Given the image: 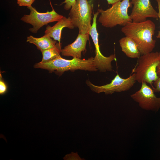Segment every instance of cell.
Instances as JSON below:
<instances>
[{
  "label": "cell",
  "mask_w": 160,
  "mask_h": 160,
  "mask_svg": "<svg viewBox=\"0 0 160 160\" xmlns=\"http://www.w3.org/2000/svg\"><path fill=\"white\" fill-rule=\"evenodd\" d=\"M61 44L58 43L54 47L41 51L42 55V59L41 63H44L52 61L60 57L61 52Z\"/></svg>",
  "instance_id": "9a60e30c"
},
{
  "label": "cell",
  "mask_w": 160,
  "mask_h": 160,
  "mask_svg": "<svg viewBox=\"0 0 160 160\" xmlns=\"http://www.w3.org/2000/svg\"><path fill=\"white\" fill-rule=\"evenodd\" d=\"M159 61L157 68L156 72L158 75L160 76V52H159Z\"/></svg>",
  "instance_id": "7402d4cb"
},
{
  "label": "cell",
  "mask_w": 160,
  "mask_h": 160,
  "mask_svg": "<svg viewBox=\"0 0 160 160\" xmlns=\"http://www.w3.org/2000/svg\"><path fill=\"white\" fill-rule=\"evenodd\" d=\"M159 61L158 52L141 55L138 58L134 70L136 81L139 83L144 82L152 85L159 77L156 72Z\"/></svg>",
  "instance_id": "277c9868"
},
{
  "label": "cell",
  "mask_w": 160,
  "mask_h": 160,
  "mask_svg": "<svg viewBox=\"0 0 160 160\" xmlns=\"http://www.w3.org/2000/svg\"><path fill=\"white\" fill-rule=\"evenodd\" d=\"M76 0H65L62 4H65L64 8L66 10L71 9L75 4Z\"/></svg>",
  "instance_id": "ac0fdd59"
},
{
  "label": "cell",
  "mask_w": 160,
  "mask_h": 160,
  "mask_svg": "<svg viewBox=\"0 0 160 160\" xmlns=\"http://www.w3.org/2000/svg\"><path fill=\"white\" fill-rule=\"evenodd\" d=\"M26 41L35 45L41 51L54 47L58 44L49 36L46 35L40 38L30 36L27 37Z\"/></svg>",
  "instance_id": "5bb4252c"
},
{
  "label": "cell",
  "mask_w": 160,
  "mask_h": 160,
  "mask_svg": "<svg viewBox=\"0 0 160 160\" xmlns=\"http://www.w3.org/2000/svg\"><path fill=\"white\" fill-rule=\"evenodd\" d=\"M121 0H106L108 4L111 5Z\"/></svg>",
  "instance_id": "603a6c76"
},
{
  "label": "cell",
  "mask_w": 160,
  "mask_h": 160,
  "mask_svg": "<svg viewBox=\"0 0 160 160\" xmlns=\"http://www.w3.org/2000/svg\"><path fill=\"white\" fill-rule=\"evenodd\" d=\"M71 18L63 17V18L53 26L48 25L45 31L44 35H47L54 40L57 41L59 44L60 43L62 31L64 28L72 29L74 28Z\"/></svg>",
  "instance_id": "7c38bea8"
},
{
  "label": "cell",
  "mask_w": 160,
  "mask_h": 160,
  "mask_svg": "<svg viewBox=\"0 0 160 160\" xmlns=\"http://www.w3.org/2000/svg\"><path fill=\"white\" fill-rule=\"evenodd\" d=\"M89 34L79 33L73 43L65 46L61 49L62 55L81 59V52L86 49V44L89 39Z\"/></svg>",
  "instance_id": "8fae6325"
},
{
  "label": "cell",
  "mask_w": 160,
  "mask_h": 160,
  "mask_svg": "<svg viewBox=\"0 0 160 160\" xmlns=\"http://www.w3.org/2000/svg\"><path fill=\"white\" fill-rule=\"evenodd\" d=\"M132 6L130 0H122L112 5L105 10L98 9L100 13L98 21L103 26L112 28L117 25L124 26L132 22L128 9Z\"/></svg>",
  "instance_id": "3957f363"
},
{
  "label": "cell",
  "mask_w": 160,
  "mask_h": 160,
  "mask_svg": "<svg viewBox=\"0 0 160 160\" xmlns=\"http://www.w3.org/2000/svg\"></svg>",
  "instance_id": "cb8c5ba5"
},
{
  "label": "cell",
  "mask_w": 160,
  "mask_h": 160,
  "mask_svg": "<svg viewBox=\"0 0 160 160\" xmlns=\"http://www.w3.org/2000/svg\"><path fill=\"white\" fill-rule=\"evenodd\" d=\"M155 0L156 1L158 4L159 18V19L160 22V29L159 31H158V34L156 36V37L157 38L160 39V0Z\"/></svg>",
  "instance_id": "44dd1931"
},
{
  "label": "cell",
  "mask_w": 160,
  "mask_h": 160,
  "mask_svg": "<svg viewBox=\"0 0 160 160\" xmlns=\"http://www.w3.org/2000/svg\"><path fill=\"white\" fill-rule=\"evenodd\" d=\"M99 13L93 14V23L89 34L91 36L95 48V57L93 63L96 68L100 71L105 72L112 71V62L116 60V56L112 54L108 57L104 56L101 53L98 42V35L97 28V18Z\"/></svg>",
  "instance_id": "8992f818"
},
{
  "label": "cell",
  "mask_w": 160,
  "mask_h": 160,
  "mask_svg": "<svg viewBox=\"0 0 160 160\" xmlns=\"http://www.w3.org/2000/svg\"><path fill=\"white\" fill-rule=\"evenodd\" d=\"M30 14L24 15L21 20L32 25L33 27L29 29L31 32L36 33L43 26L55 21H58L64 17L56 12L52 8V10L46 12H40L32 6L28 7Z\"/></svg>",
  "instance_id": "ba28073f"
},
{
  "label": "cell",
  "mask_w": 160,
  "mask_h": 160,
  "mask_svg": "<svg viewBox=\"0 0 160 160\" xmlns=\"http://www.w3.org/2000/svg\"><path fill=\"white\" fill-rule=\"evenodd\" d=\"M35 0H18L17 4L20 6L29 7L31 5Z\"/></svg>",
  "instance_id": "e0dca14e"
},
{
  "label": "cell",
  "mask_w": 160,
  "mask_h": 160,
  "mask_svg": "<svg viewBox=\"0 0 160 160\" xmlns=\"http://www.w3.org/2000/svg\"><path fill=\"white\" fill-rule=\"evenodd\" d=\"M63 159L64 160H84L80 158L77 152L74 153L73 152L66 155Z\"/></svg>",
  "instance_id": "2e32d148"
},
{
  "label": "cell",
  "mask_w": 160,
  "mask_h": 160,
  "mask_svg": "<svg viewBox=\"0 0 160 160\" xmlns=\"http://www.w3.org/2000/svg\"><path fill=\"white\" fill-rule=\"evenodd\" d=\"M122 51L128 57L132 58H138L141 55L138 47L134 41L131 38L125 36L119 41Z\"/></svg>",
  "instance_id": "4fadbf2b"
},
{
  "label": "cell",
  "mask_w": 160,
  "mask_h": 160,
  "mask_svg": "<svg viewBox=\"0 0 160 160\" xmlns=\"http://www.w3.org/2000/svg\"><path fill=\"white\" fill-rule=\"evenodd\" d=\"M1 78L0 76V95H3L7 92V88L6 83Z\"/></svg>",
  "instance_id": "d6986e66"
},
{
  "label": "cell",
  "mask_w": 160,
  "mask_h": 160,
  "mask_svg": "<svg viewBox=\"0 0 160 160\" xmlns=\"http://www.w3.org/2000/svg\"><path fill=\"white\" fill-rule=\"evenodd\" d=\"M92 8L87 0H76L69 13L75 27L78 28L80 33L89 34L92 26Z\"/></svg>",
  "instance_id": "5b68a950"
},
{
  "label": "cell",
  "mask_w": 160,
  "mask_h": 160,
  "mask_svg": "<svg viewBox=\"0 0 160 160\" xmlns=\"http://www.w3.org/2000/svg\"><path fill=\"white\" fill-rule=\"evenodd\" d=\"M155 30L154 23L147 20L140 22H129L123 26L121 30L125 36L134 41L142 55L152 52L155 48L156 41L153 36Z\"/></svg>",
  "instance_id": "6da1fadb"
},
{
  "label": "cell",
  "mask_w": 160,
  "mask_h": 160,
  "mask_svg": "<svg viewBox=\"0 0 160 160\" xmlns=\"http://www.w3.org/2000/svg\"><path fill=\"white\" fill-rule=\"evenodd\" d=\"M154 84V87L153 89L154 92H160V76Z\"/></svg>",
  "instance_id": "ffe728a7"
},
{
  "label": "cell",
  "mask_w": 160,
  "mask_h": 160,
  "mask_svg": "<svg viewBox=\"0 0 160 160\" xmlns=\"http://www.w3.org/2000/svg\"><path fill=\"white\" fill-rule=\"evenodd\" d=\"M134 73L128 77L124 79L117 74L109 83L101 86H96L87 80L86 83L93 92L99 93L104 92L111 95L115 92H121L130 89L136 82Z\"/></svg>",
  "instance_id": "52a82bcc"
},
{
  "label": "cell",
  "mask_w": 160,
  "mask_h": 160,
  "mask_svg": "<svg viewBox=\"0 0 160 160\" xmlns=\"http://www.w3.org/2000/svg\"><path fill=\"white\" fill-rule=\"evenodd\" d=\"M93 60V57L87 59L74 57L68 60L60 56L49 62L37 63L34 67L47 70L50 73L55 72L59 75H62L65 71H73L77 70L97 71V69L94 65Z\"/></svg>",
  "instance_id": "7a4b0ae2"
},
{
  "label": "cell",
  "mask_w": 160,
  "mask_h": 160,
  "mask_svg": "<svg viewBox=\"0 0 160 160\" xmlns=\"http://www.w3.org/2000/svg\"><path fill=\"white\" fill-rule=\"evenodd\" d=\"M133 7L129 15L132 21L140 22L148 17L159 18L158 13L152 6L150 0H132Z\"/></svg>",
  "instance_id": "30bf717a"
},
{
  "label": "cell",
  "mask_w": 160,
  "mask_h": 160,
  "mask_svg": "<svg viewBox=\"0 0 160 160\" xmlns=\"http://www.w3.org/2000/svg\"><path fill=\"white\" fill-rule=\"evenodd\" d=\"M145 82L141 83L140 89L130 95L142 109L148 111H158L160 108V97L156 96L153 89Z\"/></svg>",
  "instance_id": "9c48e42d"
}]
</instances>
